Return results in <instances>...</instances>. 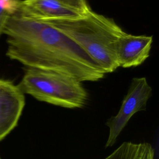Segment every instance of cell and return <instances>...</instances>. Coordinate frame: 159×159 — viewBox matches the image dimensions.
Here are the masks:
<instances>
[{
	"instance_id": "3",
	"label": "cell",
	"mask_w": 159,
	"mask_h": 159,
	"mask_svg": "<svg viewBox=\"0 0 159 159\" xmlns=\"http://www.w3.org/2000/svg\"><path fill=\"white\" fill-rule=\"evenodd\" d=\"M17 86L24 94L63 107L81 108L88 100V93L81 81L53 71L28 67Z\"/></svg>"
},
{
	"instance_id": "6",
	"label": "cell",
	"mask_w": 159,
	"mask_h": 159,
	"mask_svg": "<svg viewBox=\"0 0 159 159\" xmlns=\"http://www.w3.org/2000/svg\"><path fill=\"white\" fill-rule=\"evenodd\" d=\"M16 12L36 20L73 19L86 13L60 0H22Z\"/></svg>"
},
{
	"instance_id": "1",
	"label": "cell",
	"mask_w": 159,
	"mask_h": 159,
	"mask_svg": "<svg viewBox=\"0 0 159 159\" xmlns=\"http://www.w3.org/2000/svg\"><path fill=\"white\" fill-rule=\"evenodd\" d=\"M6 55L30 68L50 70L80 81H96L106 74L100 66L64 34L45 22L17 12L7 21Z\"/></svg>"
},
{
	"instance_id": "8",
	"label": "cell",
	"mask_w": 159,
	"mask_h": 159,
	"mask_svg": "<svg viewBox=\"0 0 159 159\" xmlns=\"http://www.w3.org/2000/svg\"><path fill=\"white\" fill-rule=\"evenodd\" d=\"M104 159H155V151L147 142H123Z\"/></svg>"
},
{
	"instance_id": "9",
	"label": "cell",
	"mask_w": 159,
	"mask_h": 159,
	"mask_svg": "<svg viewBox=\"0 0 159 159\" xmlns=\"http://www.w3.org/2000/svg\"><path fill=\"white\" fill-rule=\"evenodd\" d=\"M21 0H0V36L9 18L19 9Z\"/></svg>"
},
{
	"instance_id": "7",
	"label": "cell",
	"mask_w": 159,
	"mask_h": 159,
	"mask_svg": "<svg viewBox=\"0 0 159 159\" xmlns=\"http://www.w3.org/2000/svg\"><path fill=\"white\" fill-rule=\"evenodd\" d=\"M153 37L122 35L116 43V56L119 66L130 68L140 65L150 56Z\"/></svg>"
},
{
	"instance_id": "10",
	"label": "cell",
	"mask_w": 159,
	"mask_h": 159,
	"mask_svg": "<svg viewBox=\"0 0 159 159\" xmlns=\"http://www.w3.org/2000/svg\"><path fill=\"white\" fill-rule=\"evenodd\" d=\"M66 4L71 6L84 12L91 10V7L88 4L87 0H60Z\"/></svg>"
},
{
	"instance_id": "4",
	"label": "cell",
	"mask_w": 159,
	"mask_h": 159,
	"mask_svg": "<svg viewBox=\"0 0 159 159\" xmlns=\"http://www.w3.org/2000/svg\"><path fill=\"white\" fill-rule=\"evenodd\" d=\"M152 94V88L145 77L134 78L120 108L115 116L106 122L109 129L105 147L112 146L131 117L136 112L145 110L147 102Z\"/></svg>"
},
{
	"instance_id": "2",
	"label": "cell",
	"mask_w": 159,
	"mask_h": 159,
	"mask_svg": "<svg viewBox=\"0 0 159 159\" xmlns=\"http://www.w3.org/2000/svg\"><path fill=\"white\" fill-rule=\"evenodd\" d=\"M39 20L53 27L69 37L86 52L105 73L113 72L119 67L116 43L125 32L113 19L91 9L76 18Z\"/></svg>"
},
{
	"instance_id": "5",
	"label": "cell",
	"mask_w": 159,
	"mask_h": 159,
	"mask_svg": "<svg viewBox=\"0 0 159 159\" xmlns=\"http://www.w3.org/2000/svg\"><path fill=\"white\" fill-rule=\"evenodd\" d=\"M24 106V94L18 86L0 79V140L17 125Z\"/></svg>"
}]
</instances>
